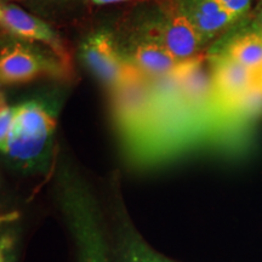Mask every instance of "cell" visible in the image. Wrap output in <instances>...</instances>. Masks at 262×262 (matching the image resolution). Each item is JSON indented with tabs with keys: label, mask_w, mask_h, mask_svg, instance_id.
Masks as SVG:
<instances>
[{
	"label": "cell",
	"mask_w": 262,
	"mask_h": 262,
	"mask_svg": "<svg viewBox=\"0 0 262 262\" xmlns=\"http://www.w3.org/2000/svg\"><path fill=\"white\" fill-rule=\"evenodd\" d=\"M209 52L224 54L258 73L262 70V33L250 28L241 34L233 35L224 44L219 42Z\"/></svg>",
	"instance_id": "30bf717a"
},
{
	"label": "cell",
	"mask_w": 262,
	"mask_h": 262,
	"mask_svg": "<svg viewBox=\"0 0 262 262\" xmlns=\"http://www.w3.org/2000/svg\"><path fill=\"white\" fill-rule=\"evenodd\" d=\"M260 72H261V73H262V70H261V71H260Z\"/></svg>",
	"instance_id": "603a6c76"
},
{
	"label": "cell",
	"mask_w": 262,
	"mask_h": 262,
	"mask_svg": "<svg viewBox=\"0 0 262 262\" xmlns=\"http://www.w3.org/2000/svg\"><path fill=\"white\" fill-rule=\"evenodd\" d=\"M3 2H10V3H14L16 0H3Z\"/></svg>",
	"instance_id": "44dd1931"
},
{
	"label": "cell",
	"mask_w": 262,
	"mask_h": 262,
	"mask_svg": "<svg viewBox=\"0 0 262 262\" xmlns=\"http://www.w3.org/2000/svg\"><path fill=\"white\" fill-rule=\"evenodd\" d=\"M5 33H6L5 31H3V29H2V28H0V38H2V37H3V35H4V34H5Z\"/></svg>",
	"instance_id": "ffe728a7"
},
{
	"label": "cell",
	"mask_w": 262,
	"mask_h": 262,
	"mask_svg": "<svg viewBox=\"0 0 262 262\" xmlns=\"http://www.w3.org/2000/svg\"><path fill=\"white\" fill-rule=\"evenodd\" d=\"M60 107L57 94L42 95L12 107L11 130L2 153L18 169L47 171L52 158Z\"/></svg>",
	"instance_id": "6da1fadb"
},
{
	"label": "cell",
	"mask_w": 262,
	"mask_h": 262,
	"mask_svg": "<svg viewBox=\"0 0 262 262\" xmlns=\"http://www.w3.org/2000/svg\"><path fill=\"white\" fill-rule=\"evenodd\" d=\"M139 26L155 37L179 61L198 56L208 44L179 9L176 0L164 5L158 15L145 19Z\"/></svg>",
	"instance_id": "5b68a950"
},
{
	"label": "cell",
	"mask_w": 262,
	"mask_h": 262,
	"mask_svg": "<svg viewBox=\"0 0 262 262\" xmlns=\"http://www.w3.org/2000/svg\"><path fill=\"white\" fill-rule=\"evenodd\" d=\"M9 106H8V102H6V97H5V94L3 93L2 89H0V113L4 112L5 110H8Z\"/></svg>",
	"instance_id": "ac0fdd59"
},
{
	"label": "cell",
	"mask_w": 262,
	"mask_h": 262,
	"mask_svg": "<svg viewBox=\"0 0 262 262\" xmlns=\"http://www.w3.org/2000/svg\"><path fill=\"white\" fill-rule=\"evenodd\" d=\"M56 187L66 224L73 237L78 262H111L103 225L89 186L71 166L62 164Z\"/></svg>",
	"instance_id": "7a4b0ae2"
},
{
	"label": "cell",
	"mask_w": 262,
	"mask_h": 262,
	"mask_svg": "<svg viewBox=\"0 0 262 262\" xmlns=\"http://www.w3.org/2000/svg\"><path fill=\"white\" fill-rule=\"evenodd\" d=\"M118 248L119 262H173L157 253L137 234V232L119 215L118 226Z\"/></svg>",
	"instance_id": "8fae6325"
},
{
	"label": "cell",
	"mask_w": 262,
	"mask_h": 262,
	"mask_svg": "<svg viewBox=\"0 0 262 262\" xmlns=\"http://www.w3.org/2000/svg\"><path fill=\"white\" fill-rule=\"evenodd\" d=\"M250 28L254 29V31L262 33V0L258 3L256 12H255V16H254V21L253 24H251Z\"/></svg>",
	"instance_id": "2e32d148"
},
{
	"label": "cell",
	"mask_w": 262,
	"mask_h": 262,
	"mask_svg": "<svg viewBox=\"0 0 262 262\" xmlns=\"http://www.w3.org/2000/svg\"><path fill=\"white\" fill-rule=\"evenodd\" d=\"M44 21L64 19L84 8L86 0H16Z\"/></svg>",
	"instance_id": "7c38bea8"
},
{
	"label": "cell",
	"mask_w": 262,
	"mask_h": 262,
	"mask_svg": "<svg viewBox=\"0 0 262 262\" xmlns=\"http://www.w3.org/2000/svg\"><path fill=\"white\" fill-rule=\"evenodd\" d=\"M78 55L85 67L108 91L122 83L133 70L119 50L116 32L106 27L97 28L85 35Z\"/></svg>",
	"instance_id": "8992f818"
},
{
	"label": "cell",
	"mask_w": 262,
	"mask_h": 262,
	"mask_svg": "<svg viewBox=\"0 0 262 262\" xmlns=\"http://www.w3.org/2000/svg\"><path fill=\"white\" fill-rule=\"evenodd\" d=\"M113 122L131 158L146 159L156 125V103L150 79L133 68L110 90Z\"/></svg>",
	"instance_id": "3957f363"
},
{
	"label": "cell",
	"mask_w": 262,
	"mask_h": 262,
	"mask_svg": "<svg viewBox=\"0 0 262 262\" xmlns=\"http://www.w3.org/2000/svg\"><path fill=\"white\" fill-rule=\"evenodd\" d=\"M96 5H108V4H118V3H124L127 0H90Z\"/></svg>",
	"instance_id": "e0dca14e"
},
{
	"label": "cell",
	"mask_w": 262,
	"mask_h": 262,
	"mask_svg": "<svg viewBox=\"0 0 262 262\" xmlns=\"http://www.w3.org/2000/svg\"><path fill=\"white\" fill-rule=\"evenodd\" d=\"M12 118H14L12 107H9L4 112L0 113V152L4 148L6 141H8L10 130H11L12 125Z\"/></svg>",
	"instance_id": "9a60e30c"
},
{
	"label": "cell",
	"mask_w": 262,
	"mask_h": 262,
	"mask_svg": "<svg viewBox=\"0 0 262 262\" xmlns=\"http://www.w3.org/2000/svg\"><path fill=\"white\" fill-rule=\"evenodd\" d=\"M0 28L16 37L41 42L52 49L62 60L72 63L68 49L56 29L14 3L0 0Z\"/></svg>",
	"instance_id": "ba28073f"
},
{
	"label": "cell",
	"mask_w": 262,
	"mask_h": 262,
	"mask_svg": "<svg viewBox=\"0 0 262 262\" xmlns=\"http://www.w3.org/2000/svg\"><path fill=\"white\" fill-rule=\"evenodd\" d=\"M15 233L5 232L0 237V262H15Z\"/></svg>",
	"instance_id": "4fadbf2b"
},
{
	"label": "cell",
	"mask_w": 262,
	"mask_h": 262,
	"mask_svg": "<svg viewBox=\"0 0 262 262\" xmlns=\"http://www.w3.org/2000/svg\"><path fill=\"white\" fill-rule=\"evenodd\" d=\"M257 74H258V77H260V79L262 80V73H261V72H258V73H257Z\"/></svg>",
	"instance_id": "7402d4cb"
},
{
	"label": "cell",
	"mask_w": 262,
	"mask_h": 262,
	"mask_svg": "<svg viewBox=\"0 0 262 262\" xmlns=\"http://www.w3.org/2000/svg\"><path fill=\"white\" fill-rule=\"evenodd\" d=\"M12 220H15V214H6L0 216V226L5 224V222H11Z\"/></svg>",
	"instance_id": "d6986e66"
},
{
	"label": "cell",
	"mask_w": 262,
	"mask_h": 262,
	"mask_svg": "<svg viewBox=\"0 0 262 262\" xmlns=\"http://www.w3.org/2000/svg\"><path fill=\"white\" fill-rule=\"evenodd\" d=\"M116 37L127 64L150 79L172 73L181 62L139 25L125 34L116 33Z\"/></svg>",
	"instance_id": "52a82bcc"
},
{
	"label": "cell",
	"mask_w": 262,
	"mask_h": 262,
	"mask_svg": "<svg viewBox=\"0 0 262 262\" xmlns=\"http://www.w3.org/2000/svg\"><path fill=\"white\" fill-rule=\"evenodd\" d=\"M176 4L206 42L231 29L239 21L217 0H176Z\"/></svg>",
	"instance_id": "9c48e42d"
},
{
	"label": "cell",
	"mask_w": 262,
	"mask_h": 262,
	"mask_svg": "<svg viewBox=\"0 0 262 262\" xmlns=\"http://www.w3.org/2000/svg\"><path fill=\"white\" fill-rule=\"evenodd\" d=\"M72 75V63L47 45L9 33L0 38V86L40 78L64 80Z\"/></svg>",
	"instance_id": "277c9868"
},
{
	"label": "cell",
	"mask_w": 262,
	"mask_h": 262,
	"mask_svg": "<svg viewBox=\"0 0 262 262\" xmlns=\"http://www.w3.org/2000/svg\"><path fill=\"white\" fill-rule=\"evenodd\" d=\"M226 10L241 19L250 12L254 0H217Z\"/></svg>",
	"instance_id": "5bb4252c"
}]
</instances>
